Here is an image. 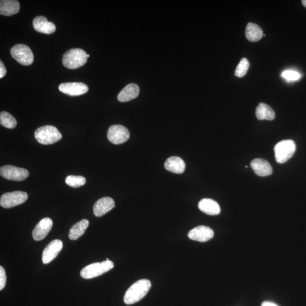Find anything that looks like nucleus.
Here are the masks:
<instances>
[{
    "label": "nucleus",
    "mask_w": 306,
    "mask_h": 306,
    "mask_svg": "<svg viewBox=\"0 0 306 306\" xmlns=\"http://www.w3.org/2000/svg\"><path fill=\"white\" fill-rule=\"evenodd\" d=\"M151 287V283L147 279L136 281L125 293L124 302L127 305L138 303L146 296Z\"/></svg>",
    "instance_id": "nucleus-1"
},
{
    "label": "nucleus",
    "mask_w": 306,
    "mask_h": 306,
    "mask_svg": "<svg viewBox=\"0 0 306 306\" xmlns=\"http://www.w3.org/2000/svg\"><path fill=\"white\" fill-rule=\"evenodd\" d=\"M86 52L80 48H72L64 54L62 62L63 66L68 69H76L81 67L87 61Z\"/></svg>",
    "instance_id": "nucleus-2"
},
{
    "label": "nucleus",
    "mask_w": 306,
    "mask_h": 306,
    "mask_svg": "<svg viewBox=\"0 0 306 306\" xmlns=\"http://www.w3.org/2000/svg\"><path fill=\"white\" fill-rule=\"evenodd\" d=\"M35 138L40 144L50 145L61 140L62 135L57 128L52 126H44L35 131Z\"/></svg>",
    "instance_id": "nucleus-3"
},
{
    "label": "nucleus",
    "mask_w": 306,
    "mask_h": 306,
    "mask_svg": "<svg viewBox=\"0 0 306 306\" xmlns=\"http://www.w3.org/2000/svg\"><path fill=\"white\" fill-rule=\"evenodd\" d=\"M296 150V144L292 140H282L274 148L277 163L283 164L292 158Z\"/></svg>",
    "instance_id": "nucleus-4"
},
{
    "label": "nucleus",
    "mask_w": 306,
    "mask_h": 306,
    "mask_svg": "<svg viewBox=\"0 0 306 306\" xmlns=\"http://www.w3.org/2000/svg\"><path fill=\"white\" fill-rule=\"evenodd\" d=\"M114 267L113 262L107 259L101 263H95L87 265L82 269L80 276L85 279H93L110 271Z\"/></svg>",
    "instance_id": "nucleus-5"
},
{
    "label": "nucleus",
    "mask_w": 306,
    "mask_h": 306,
    "mask_svg": "<svg viewBox=\"0 0 306 306\" xmlns=\"http://www.w3.org/2000/svg\"><path fill=\"white\" fill-rule=\"evenodd\" d=\"M10 53L12 57L22 65L30 66L34 62L33 52L25 44H17L11 48Z\"/></svg>",
    "instance_id": "nucleus-6"
},
{
    "label": "nucleus",
    "mask_w": 306,
    "mask_h": 306,
    "mask_svg": "<svg viewBox=\"0 0 306 306\" xmlns=\"http://www.w3.org/2000/svg\"><path fill=\"white\" fill-rule=\"evenodd\" d=\"M27 199L28 195L25 192H7L1 196L0 205L4 208H11L26 202Z\"/></svg>",
    "instance_id": "nucleus-7"
},
{
    "label": "nucleus",
    "mask_w": 306,
    "mask_h": 306,
    "mask_svg": "<svg viewBox=\"0 0 306 306\" xmlns=\"http://www.w3.org/2000/svg\"><path fill=\"white\" fill-rule=\"evenodd\" d=\"M0 174L7 180L21 182L29 177V172L25 168L8 165L0 168Z\"/></svg>",
    "instance_id": "nucleus-8"
},
{
    "label": "nucleus",
    "mask_w": 306,
    "mask_h": 306,
    "mask_svg": "<svg viewBox=\"0 0 306 306\" xmlns=\"http://www.w3.org/2000/svg\"><path fill=\"white\" fill-rule=\"evenodd\" d=\"M130 134L128 129L122 125H112L107 132V138L114 144H121L130 138Z\"/></svg>",
    "instance_id": "nucleus-9"
},
{
    "label": "nucleus",
    "mask_w": 306,
    "mask_h": 306,
    "mask_svg": "<svg viewBox=\"0 0 306 306\" xmlns=\"http://www.w3.org/2000/svg\"><path fill=\"white\" fill-rule=\"evenodd\" d=\"M63 247V242L59 239H55L48 244L44 249L42 255L43 264H47L54 260L58 256Z\"/></svg>",
    "instance_id": "nucleus-10"
},
{
    "label": "nucleus",
    "mask_w": 306,
    "mask_h": 306,
    "mask_svg": "<svg viewBox=\"0 0 306 306\" xmlns=\"http://www.w3.org/2000/svg\"><path fill=\"white\" fill-rule=\"evenodd\" d=\"M88 87L83 83H65L60 84L59 90L62 93L70 96H79L87 93Z\"/></svg>",
    "instance_id": "nucleus-11"
},
{
    "label": "nucleus",
    "mask_w": 306,
    "mask_h": 306,
    "mask_svg": "<svg viewBox=\"0 0 306 306\" xmlns=\"http://www.w3.org/2000/svg\"><path fill=\"white\" fill-rule=\"evenodd\" d=\"M214 232L212 229L208 227L200 225L193 228L188 233L189 238L193 240L205 242L212 238Z\"/></svg>",
    "instance_id": "nucleus-12"
},
{
    "label": "nucleus",
    "mask_w": 306,
    "mask_h": 306,
    "mask_svg": "<svg viewBox=\"0 0 306 306\" xmlns=\"http://www.w3.org/2000/svg\"><path fill=\"white\" fill-rule=\"evenodd\" d=\"M52 225L53 221L48 217L40 220L33 231V239L36 241L43 240L51 231Z\"/></svg>",
    "instance_id": "nucleus-13"
},
{
    "label": "nucleus",
    "mask_w": 306,
    "mask_h": 306,
    "mask_svg": "<svg viewBox=\"0 0 306 306\" xmlns=\"http://www.w3.org/2000/svg\"><path fill=\"white\" fill-rule=\"evenodd\" d=\"M115 206V201L110 197H104L95 203L93 211L95 216L101 217L110 212Z\"/></svg>",
    "instance_id": "nucleus-14"
},
{
    "label": "nucleus",
    "mask_w": 306,
    "mask_h": 306,
    "mask_svg": "<svg viewBox=\"0 0 306 306\" xmlns=\"http://www.w3.org/2000/svg\"><path fill=\"white\" fill-rule=\"evenodd\" d=\"M33 26L34 29L40 33L51 34L56 31L55 24L48 22L43 16H39L34 19Z\"/></svg>",
    "instance_id": "nucleus-15"
},
{
    "label": "nucleus",
    "mask_w": 306,
    "mask_h": 306,
    "mask_svg": "<svg viewBox=\"0 0 306 306\" xmlns=\"http://www.w3.org/2000/svg\"><path fill=\"white\" fill-rule=\"evenodd\" d=\"M251 166L257 175L267 176L272 174V168L267 160L256 159L252 161Z\"/></svg>",
    "instance_id": "nucleus-16"
},
{
    "label": "nucleus",
    "mask_w": 306,
    "mask_h": 306,
    "mask_svg": "<svg viewBox=\"0 0 306 306\" xmlns=\"http://www.w3.org/2000/svg\"><path fill=\"white\" fill-rule=\"evenodd\" d=\"M139 87L137 84L131 83L125 87L120 91L118 96V99L120 102H127L138 97L139 94Z\"/></svg>",
    "instance_id": "nucleus-17"
},
{
    "label": "nucleus",
    "mask_w": 306,
    "mask_h": 306,
    "mask_svg": "<svg viewBox=\"0 0 306 306\" xmlns=\"http://www.w3.org/2000/svg\"><path fill=\"white\" fill-rule=\"evenodd\" d=\"M164 167L168 171L175 174H182L186 169V164L184 160L178 156L169 158L164 163Z\"/></svg>",
    "instance_id": "nucleus-18"
},
{
    "label": "nucleus",
    "mask_w": 306,
    "mask_h": 306,
    "mask_svg": "<svg viewBox=\"0 0 306 306\" xmlns=\"http://www.w3.org/2000/svg\"><path fill=\"white\" fill-rule=\"evenodd\" d=\"M20 4L16 0H1L0 1V14L11 16L18 13Z\"/></svg>",
    "instance_id": "nucleus-19"
},
{
    "label": "nucleus",
    "mask_w": 306,
    "mask_h": 306,
    "mask_svg": "<svg viewBox=\"0 0 306 306\" xmlns=\"http://www.w3.org/2000/svg\"><path fill=\"white\" fill-rule=\"evenodd\" d=\"M199 208L201 211L211 216L219 215L220 207L216 201L211 199H203L199 203Z\"/></svg>",
    "instance_id": "nucleus-20"
},
{
    "label": "nucleus",
    "mask_w": 306,
    "mask_h": 306,
    "mask_svg": "<svg viewBox=\"0 0 306 306\" xmlns=\"http://www.w3.org/2000/svg\"><path fill=\"white\" fill-rule=\"evenodd\" d=\"M89 221L87 219H83L74 225L70 229L69 238L72 240H77L81 237L86 230Z\"/></svg>",
    "instance_id": "nucleus-21"
},
{
    "label": "nucleus",
    "mask_w": 306,
    "mask_h": 306,
    "mask_svg": "<svg viewBox=\"0 0 306 306\" xmlns=\"http://www.w3.org/2000/svg\"><path fill=\"white\" fill-rule=\"evenodd\" d=\"M263 31L259 25L255 23H249L245 29V37L252 42H258L262 38Z\"/></svg>",
    "instance_id": "nucleus-22"
},
{
    "label": "nucleus",
    "mask_w": 306,
    "mask_h": 306,
    "mask_svg": "<svg viewBox=\"0 0 306 306\" xmlns=\"http://www.w3.org/2000/svg\"><path fill=\"white\" fill-rule=\"evenodd\" d=\"M256 116L257 119L260 120H272L275 118L276 115L271 107L264 103H260L256 108Z\"/></svg>",
    "instance_id": "nucleus-23"
},
{
    "label": "nucleus",
    "mask_w": 306,
    "mask_h": 306,
    "mask_svg": "<svg viewBox=\"0 0 306 306\" xmlns=\"http://www.w3.org/2000/svg\"><path fill=\"white\" fill-rule=\"evenodd\" d=\"M0 123L1 126L9 129H13L17 126V122L13 115L9 112L2 111L0 114Z\"/></svg>",
    "instance_id": "nucleus-24"
},
{
    "label": "nucleus",
    "mask_w": 306,
    "mask_h": 306,
    "mask_svg": "<svg viewBox=\"0 0 306 306\" xmlns=\"http://www.w3.org/2000/svg\"><path fill=\"white\" fill-rule=\"evenodd\" d=\"M86 183V179L82 176L70 175L66 179V183L72 188H79L83 186Z\"/></svg>",
    "instance_id": "nucleus-25"
},
{
    "label": "nucleus",
    "mask_w": 306,
    "mask_h": 306,
    "mask_svg": "<svg viewBox=\"0 0 306 306\" xmlns=\"http://www.w3.org/2000/svg\"><path fill=\"white\" fill-rule=\"evenodd\" d=\"M249 67V63L246 58L241 59L237 65L235 75L237 77L242 78L246 74Z\"/></svg>",
    "instance_id": "nucleus-26"
},
{
    "label": "nucleus",
    "mask_w": 306,
    "mask_h": 306,
    "mask_svg": "<svg viewBox=\"0 0 306 306\" xmlns=\"http://www.w3.org/2000/svg\"><path fill=\"white\" fill-rule=\"evenodd\" d=\"M281 76L288 82L294 81V80H297L301 78V75L299 72L291 70L283 72Z\"/></svg>",
    "instance_id": "nucleus-27"
},
{
    "label": "nucleus",
    "mask_w": 306,
    "mask_h": 306,
    "mask_svg": "<svg viewBox=\"0 0 306 306\" xmlns=\"http://www.w3.org/2000/svg\"><path fill=\"white\" fill-rule=\"evenodd\" d=\"M6 279L5 270L1 266L0 267V290H1V291L5 287Z\"/></svg>",
    "instance_id": "nucleus-28"
},
{
    "label": "nucleus",
    "mask_w": 306,
    "mask_h": 306,
    "mask_svg": "<svg viewBox=\"0 0 306 306\" xmlns=\"http://www.w3.org/2000/svg\"><path fill=\"white\" fill-rule=\"evenodd\" d=\"M6 68L1 60V62H0V78L1 79L5 76L6 74Z\"/></svg>",
    "instance_id": "nucleus-29"
},
{
    "label": "nucleus",
    "mask_w": 306,
    "mask_h": 306,
    "mask_svg": "<svg viewBox=\"0 0 306 306\" xmlns=\"http://www.w3.org/2000/svg\"><path fill=\"white\" fill-rule=\"evenodd\" d=\"M261 306H279L275 303H272V302L265 301L261 305Z\"/></svg>",
    "instance_id": "nucleus-30"
},
{
    "label": "nucleus",
    "mask_w": 306,
    "mask_h": 306,
    "mask_svg": "<svg viewBox=\"0 0 306 306\" xmlns=\"http://www.w3.org/2000/svg\"><path fill=\"white\" fill-rule=\"evenodd\" d=\"M302 3H303V6L306 8V0H303V1H302Z\"/></svg>",
    "instance_id": "nucleus-31"
},
{
    "label": "nucleus",
    "mask_w": 306,
    "mask_h": 306,
    "mask_svg": "<svg viewBox=\"0 0 306 306\" xmlns=\"http://www.w3.org/2000/svg\"><path fill=\"white\" fill-rule=\"evenodd\" d=\"M90 57V55L87 54V58H89Z\"/></svg>",
    "instance_id": "nucleus-32"
}]
</instances>
